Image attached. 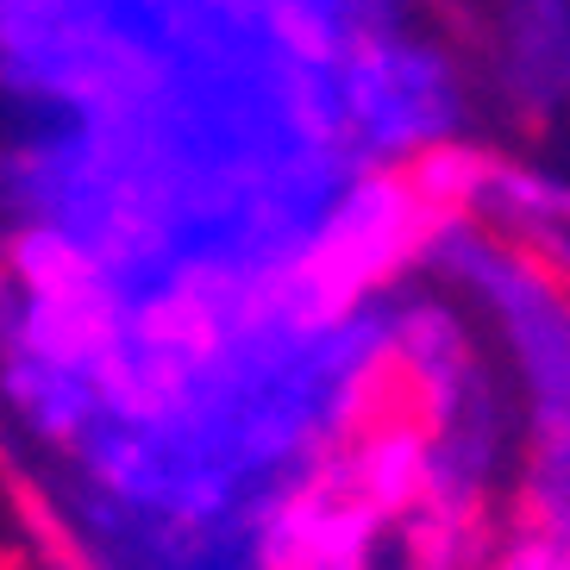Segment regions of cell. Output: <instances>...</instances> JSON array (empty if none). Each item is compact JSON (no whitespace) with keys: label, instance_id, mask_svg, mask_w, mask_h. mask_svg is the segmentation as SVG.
I'll return each mask as SVG.
<instances>
[{"label":"cell","instance_id":"1","mask_svg":"<svg viewBox=\"0 0 570 570\" xmlns=\"http://www.w3.org/2000/svg\"><path fill=\"white\" fill-rule=\"evenodd\" d=\"M495 570H564V520L527 527V533L508 546V558Z\"/></svg>","mask_w":570,"mask_h":570}]
</instances>
